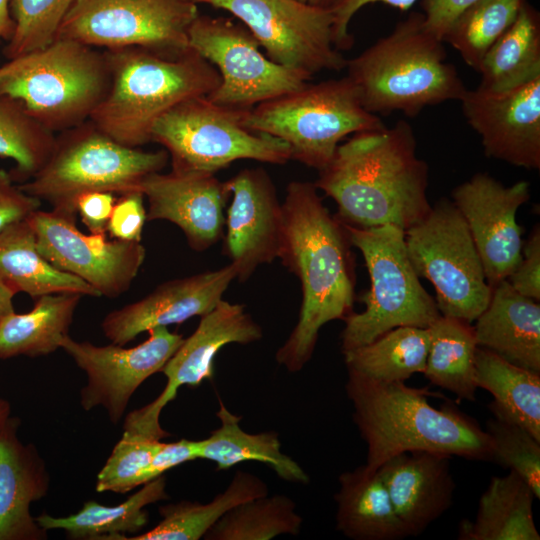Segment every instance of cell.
<instances>
[{"mask_svg":"<svg viewBox=\"0 0 540 540\" xmlns=\"http://www.w3.org/2000/svg\"><path fill=\"white\" fill-rule=\"evenodd\" d=\"M198 459V440L181 439L172 443L162 442L143 471L139 485H143L176 466Z\"/></svg>","mask_w":540,"mask_h":540,"instance_id":"bcb514c9","label":"cell"},{"mask_svg":"<svg viewBox=\"0 0 540 540\" xmlns=\"http://www.w3.org/2000/svg\"><path fill=\"white\" fill-rule=\"evenodd\" d=\"M109 82L105 51L66 38L0 66V96L19 101L53 133L89 120Z\"/></svg>","mask_w":540,"mask_h":540,"instance_id":"8992f818","label":"cell"},{"mask_svg":"<svg viewBox=\"0 0 540 540\" xmlns=\"http://www.w3.org/2000/svg\"><path fill=\"white\" fill-rule=\"evenodd\" d=\"M345 390L353 405V420L367 444L365 466L370 470L396 454L414 450L492 459L486 431L450 403L440 409L430 405L426 388L372 381L348 371Z\"/></svg>","mask_w":540,"mask_h":540,"instance_id":"3957f363","label":"cell"},{"mask_svg":"<svg viewBox=\"0 0 540 540\" xmlns=\"http://www.w3.org/2000/svg\"><path fill=\"white\" fill-rule=\"evenodd\" d=\"M284 230L279 259L300 281L296 325L276 361L298 372L311 359L320 329L353 312L354 257L344 225L325 207L314 183L292 181L282 202Z\"/></svg>","mask_w":540,"mask_h":540,"instance_id":"6da1fadb","label":"cell"},{"mask_svg":"<svg viewBox=\"0 0 540 540\" xmlns=\"http://www.w3.org/2000/svg\"><path fill=\"white\" fill-rule=\"evenodd\" d=\"M56 136L34 119L17 100L0 96V157L13 159L14 181L25 182L49 158Z\"/></svg>","mask_w":540,"mask_h":540,"instance_id":"74e56055","label":"cell"},{"mask_svg":"<svg viewBox=\"0 0 540 540\" xmlns=\"http://www.w3.org/2000/svg\"><path fill=\"white\" fill-rule=\"evenodd\" d=\"M10 0H0V39L8 41L14 30V22L10 13Z\"/></svg>","mask_w":540,"mask_h":540,"instance_id":"f907efd6","label":"cell"},{"mask_svg":"<svg viewBox=\"0 0 540 540\" xmlns=\"http://www.w3.org/2000/svg\"><path fill=\"white\" fill-rule=\"evenodd\" d=\"M147 332L149 337L132 348L114 343L97 346L88 341H76L69 335L64 337L60 348L87 375V385L80 392L84 410L100 405L110 421L117 424L136 389L150 376L161 372L184 339L163 326Z\"/></svg>","mask_w":540,"mask_h":540,"instance_id":"2e32d148","label":"cell"},{"mask_svg":"<svg viewBox=\"0 0 540 540\" xmlns=\"http://www.w3.org/2000/svg\"><path fill=\"white\" fill-rule=\"evenodd\" d=\"M491 288L507 279L522 258V227L517 210L530 199V183L504 186L487 173H476L452 191Z\"/></svg>","mask_w":540,"mask_h":540,"instance_id":"e0dca14e","label":"cell"},{"mask_svg":"<svg viewBox=\"0 0 540 540\" xmlns=\"http://www.w3.org/2000/svg\"><path fill=\"white\" fill-rule=\"evenodd\" d=\"M75 0H10L12 36L3 49L10 60L51 43Z\"/></svg>","mask_w":540,"mask_h":540,"instance_id":"ab89813d","label":"cell"},{"mask_svg":"<svg viewBox=\"0 0 540 540\" xmlns=\"http://www.w3.org/2000/svg\"><path fill=\"white\" fill-rule=\"evenodd\" d=\"M140 191L148 200L146 220H166L177 225L188 245L204 251L223 235V212L230 193L215 174L176 171L153 173Z\"/></svg>","mask_w":540,"mask_h":540,"instance_id":"44dd1931","label":"cell"},{"mask_svg":"<svg viewBox=\"0 0 540 540\" xmlns=\"http://www.w3.org/2000/svg\"><path fill=\"white\" fill-rule=\"evenodd\" d=\"M345 68L364 108L375 115L401 111L415 117L427 106L459 101L467 90L422 13H411Z\"/></svg>","mask_w":540,"mask_h":540,"instance_id":"5b68a950","label":"cell"},{"mask_svg":"<svg viewBox=\"0 0 540 540\" xmlns=\"http://www.w3.org/2000/svg\"><path fill=\"white\" fill-rule=\"evenodd\" d=\"M304 3L314 5V6H321V7H330L335 0H300Z\"/></svg>","mask_w":540,"mask_h":540,"instance_id":"db71d44e","label":"cell"},{"mask_svg":"<svg viewBox=\"0 0 540 540\" xmlns=\"http://www.w3.org/2000/svg\"><path fill=\"white\" fill-rule=\"evenodd\" d=\"M41 254L56 268L92 286L100 296L125 293L146 256L141 242L108 240L106 233H82L76 217L36 210L27 218Z\"/></svg>","mask_w":540,"mask_h":540,"instance_id":"9a60e30c","label":"cell"},{"mask_svg":"<svg viewBox=\"0 0 540 540\" xmlns=\"http://www.w3.org/2000/svg\"><path fill=\"white\" fill-rule=\"evenodd\" d=\"M225 184L232 201L225 216L223 252L236 270V279L246 281L258 266L279 257L284 230L282 203L263 168L243 169Z\"/></svg>","mask_w":540,"mask_h":540,"instance_id":"ffe728a7","label":"cell"},{"mask_svg":"<svg viewBox=\"0 0 540 540\" xmlns=\"http://www.w3.org/2000/svg\"><path fill=\"white\" fill-rule=\"evenodd\" d=\"M336 529L353 540H400L407 536L377 470L365 464L339 476Z\"/></svg>","mask_w":540,"mask_h":540,"instance_id":"484cf974","label":"cell"},{"mask_svg":"<svg viewBox=\"0 0 540 540\" xmlns=\"http://www.w3.org/2000/svg\"><path fill=\"white\" fill-rule=\"evenodd\" d=\"M450 455L414 450L386 460L378 473L407 536H419L452 505Z\"/></svg>","mask_w":540,"mask_h":540,"instance_id":"603a6c76","label":"cell"},{"mask_svg":"<svg viewBox=\"0 0 540 540\" xmlns=\"http://www.w3.org/2000/svg\"><path fill=\"white\" fill-rule=\"evenodd\" d=\"M16 293L0 279V321L14 312L13 298Z\"/></svg>","mask_w":540,"mask_h":540,"instance_id":"816d5d0a","label":"cell"},{"mask_svg":"<svg viewBox=\"0 0 540 540\" xmlns=\"http://www.w3.org/2000/svg\"><path fill=\"white\" fill-rule=\"evenodd\" d=\"M188 45L217 70L220 82L207 97L219 105L251 109L312 78L271 61L243 24L227 18L199 14L189 28Z\"/></svg>","mask_w":540,"mask_h":540,"instance_id":"4fadbf2b","label":"cell"},{"mask_svg":"<svg viewBox=\"0 0 540 540\" xmlns=\"http://www.w3.org/2000/svg\"><path fill=\"white\" fill-rule=\"evenodd\" d=\"M405 244L416 274L434 286L440 314L474 322L489 304L492 288L454 203L445 198L436 202L405 231Z\"/></svg>","mask_w":540,"mask_h":540,"instance_id":"8fae6325","label":"cell"},{"mask_svg":"<svg viewBox=\"0 0 540 540\" xmlns=\"http://www.w3.org/2000/svg\"><path fill=\"white\" fill-rule=\"evenodd\" d=\"M20 419L10 416L0 426V540H43L47 531L30 513L50 483L42 457L18 437Z\"/></svg>","mask_w":540,"mask_h":540,"instance_id":"cb8c5ba5","label":"cell"},{"mask_svg":"<svg viewBox=\"0 0 540 540\" xmlns=\"http://www.w3.org/2000/svg\"><path fill=\"white\" fill-rule=\"evenodd\" d=\"M234 15L252 33L266 56L311 76L340 71L347 60L338 51L330 7L300 0H195Z\"/></svg>","mask_w":540,"mask_h":540,"instance_id":"5bb4252c","label":"cell"},{"mask_svg":"<svg viewBox=\"0 0 540 540\" xmlns=\"http://www.w3.org/2000/svg\"><path fill=\"white\" fill-rule=\"evenodd\" d=\"M246 126L285 142L291 159L324 169L340 141L350 134L383 128L367 111L346 76L304 86L260 103L247 111Z\"/></svg>","mask_w":540,"mask_h":540,"instance_id":"ba28073f","label":"cell"},{"mask_svg":"<svg viewBox=\"0 0 540 540\" xmlns=\"http://www.w3.org/2000/svg\"><path fill=\"white\" fill-rule=\"evenodd\" d=\"M0 279L16 294L24 292L34 300L55 293L100 296L88 283L56 268L41 254L27 219L0 232Z\"/></svg>","mask_w":540,"mask_h":540,"instance_id":"4316f807","label":"cell"},{"mask_svg":"<svg viewBox=\"0 0 540 540\" xmlns=\"http://www.w3.org/2000/svg\"><path fill=\"white\" fill-rule=\"evenodd\" d=\"M82 297L76 293L47 294L36 298L29 312L14 311L5 316L0 321V359L36 357L60 348Z\"/></svg>","mask_w":540,"mask_h":540,"instance_id":"4dcf8cb0","label":"cell"},{"mask_svg":"<svg viewBox=\"0 0 540 540\" xmlns=\"http://www.w3.org/2000/svg\"><path fill=\"white\" fill-rule=\"evenodd\" d=\"M429 343V328L402 326L343 355L348 371L377 382H405L423 373Z\"/></svg>","mask_w":540,"mask_h":540,"instance_id":"d590c367","label":"cell"},{"mask_svg":"<svg viewBox=\"0 0 540 540\" xmlns=\"http://www.w3.org/2000/svg\"><path fill=\"white\" fill-rule=\"evenodd\" d=\"M216 416L220 426L207 438L198 440V459L214 462L217 470L257 461L270 467L284 481L300 484L310 481L303 468L281 451L277 432L244 431L240 426L242 417L229 411L221 400Z\"/></svg>","mask_w":540,"mask_h":540,"instance_id":"f1b7e54d","label":"cell"},{"mask_svg":"<svg viewBox=\"0 0 540 540\" xmlns=\"http://www.w3.org/2000/svg\"><path fill=\"white\" fill-rule=\"evenodd\" d=\"M479 0H422L425 28L443 41L454 20Z\"/></svg>","mask_w":540,"mask_h":540,"instance_id":"681fc988","label":"cell"},{"mask_svg":"<svg viewBox=\"0 0 540 540\" xmlns=\"http://www.w3.org/2000/svg\"><path fill=\"white\" fill-rule=\"evenodd\" d=\"M344 227L351 245L364 258L370 289L362 296L365 309L344 319L342 352L369 344L397 327L428 328L440 312L435 298L422 286L410 262L405 231L390 224Z\"/></svg>","mask_w":540,"mask_h":540,"instance_id":"9c48e42d","label":"cell"},{"mask_svg":"<svg viewBox=\"0 0 540 540\" xmlns=\"http://www.w3.org/2000/svg\"><path fill=\"white\" fill-rule=\"evenodd\" d=\"M530 486L516 472L494 476L479 499L473 521L463 519L460 540H539Z\"/></svg>","mask_w":540,"mask_h":540,"instance_id":"83f0119b","label":"cell"},{"mask_svg":"<svg viewBox=\"0 0 540 540\" xmlns=\"http://www.w3.org/2000/svg\"><path fill=\"white\" fill-rule=\"evenodd\" d=\"M428 328L430 343L424 376L460 399L475 401L478 345L472 323L440 314Z\"/></svg>","mask_w":540,"mask_h":540,"instance_id":"e575fe53","label":"cell"},{"mask_svg":"<svg viewBox=\"0 0 540 540\" xmlns=\"http://www.w3.org/2000/svg\"><path fill=\"white\" fill-rule=\"evenodd\" d=\"M473 326L478 347L519 367L540 372V304L505 279Z\"/></svg>","mask_w":540,"mask_h":540,"instance_id":"d4e9b609","label":"cell"},{"mask_svg":"<svg viewBox=\"0 0 540 540\" xmlns=\"http://www.w3.org/2000/svg\"><path fill=\"white\" fill-rule=\"evenodd\" d=\"M314 184L337 204L335 217L356 228L390 224L406 231L432 208L428 165L417 156L413 130L404 120L354 134Z\"/></svg>","mask_w":540,"mask_h":540,"instance_id":"7a4b0ae2","label":"cell"},{"mask_svg":"<svg viewBox=\"0 0 540 540\" xmlns=\"http://www.w3.org/2000/svg\"><path fill=\"white\" fill-rule=\"evenodd\" d=\"M475 379L478 388L492 394L488 408L495 418L525 428L540 441V372L519 367L477 347Z\"/></svg>","mask_w":540,"mask_h":540,"instance_id":"f546056e","label":"cell"},{"mask_svg":"<svg viewBox=\"0 0 540 540\" xmlns=\"http://www.w3.org/2000/svg\"><path fill=\"white\" fill-rule=\"evenodd\" d=\"M110 82L89 120L129 147L151 142L155 123L188 99L208 96L220 77L195 51L166 54L142 47L104 50Z\"/></svg>","mask_w":540,"mask_h":540,"instance_id":"277c9868","label":"cell"},{"mask_svg":"<svg viewBox=\"0 0 540 540\" xmlns=\"http://www.w3.org/2000/svg\"><path fill=\"white\" fill-rule=\"evenodd\" d=\"M144 194L130 191L115 200L107 224L109 234L119 240L141 242L142 231L146 220Z\"/></svg>","mask_w":540,"mask_h":540,"instance_id":"7bdbcfd3","label":"cell"},{"mask_svg":"<svg viewBox=\"0 0 540 540\" xmlns=\"http://www.w3.org/2000/svg\"><path fill=\"white\" fill-rule=\"evenodd\" d=\"M263 336L262 328L245 310V306L225 300L201 316L195 331L186 339L163 366L167 378L162 393L146 406L130 412L127 417L135 425L158 432L163 408L177 395L181 386H199L214 375V360L226 345H246Z\"/></svg>","mask_w":540,"mask_h":540,"instance_id":"d6986e66","label":"cell"},{"mask_svg":"<svg viewBox=\"0 0 540 540\" xmlns=\"http://www.w3.org/2000/svg\"><path fill=\"white\" fill-rule=\"evenodd\" d=\"M111 192L93 191L79 196L76 210L91 233H106L107 224L115 203Z\"/></svg>","mask_w":540,"mask_h":540,"instance_id":"c3c4849f","label":"cell"},{"mask_svg":"<svg viewBox=\"0 0 540 540\" xmlns=\"http://www.w3.org/2000/svg\"><path fill=\"white\" fill-rule=\"evenodd\" d=\"M123 430L121 439L98 473V492L126 493L140 486L143 471L162 444L161 440L143 433Z\"/></svg>","mask_w":540,"mask_h":540,"instance_id":"b9f144b4","label":"cell"},{"mask_svg":"<svg viewBox=\"0 0 540 540\" xmlns=\"http://www.w3.org/2000/svg\"><path fill=\"white\" fill-rule=\"evenodd\" d=\"M268 494L266 483L245 471H238L226 489L208 503L181 501L159 508L161 521L151 530L115 540H199L235 506Z\"/></svg>","mask_w":540,"mask_h":540,"instance_id":"d6a6232c","label":"cell"},{"mask_svg":"<svg viewBox=\"0 0 540 540\" xmlns=\"http://www.w3.org/2000/svg\"><path fill=\"white\" fill-rule=\"evenodd\" d=\"M417 0H335L330 6L334 16V36L337 49L352 45L348 26L353 16L365 5L381 2L402 11L409 10Z\"/></svg>","mask_w":540,"mask_h":540,"instance_id":"7dc6e473","label":"cell"},{"mask_svg":"<svg viewBox=\"0 0 540 540\" xmlns=\"http://www.w3.org/2000/svg\"><path fill=\"white\" fill-rule=\"evenodd\" d=\"M303 519L295 502L275 494L245 501L223 515L204 535L206 540H270L297 535Z\"/></svg>","mask_w":540,"mask_h":540,"instance_id":"8d00e7d4","label":"cell"},{"mask_svg":"<svg viewBox=\"0 0 540 540\" xmlns=\"http://www.w3.org/2000/svg\"><path fill=\"white\" fill-rule=\"evenodd\" d=\"M236 276L230 263L217 270L166 281L142 299L108 313L101 324L103 333L112 343L124 346L152 328L201 317L222 300Z\"/></svg>","mask_w":540,"mask_h":540,"instance_id":"7402d4cb","label":"cell"},{"mask_svg":"<svg viewBox=\"0 0 540 540\" xmlns=\"http://www.w3.org/2000/svg\"><path fill=\"white\" fill-rule=\"evenodd\" d=\"M459 101L487 157L540 168V76L503 91L467 89Z\"/></svg>","mask_w":540,"mask_h":540,"instance_id":"ac0fdd59","label":"cell"},{"mask_svg":"<svg viewBox=\"0 0 540 540\" xmlns=\"http://www.w3.org/2000/svg\"><path fill=\"white\" fill-rule=\"evenodd\" d=\"M168 160L164 149L144 151L126 146L87 120L56 136L45 164L19 187L48 202L52 210L76 217V202L82 194L140 191L144 179L161 172Z\"/></svg>","mask_w":540,"mask_h":540,"instance_id":"52a82bcc","label":"cell"},{"mask_svg":"<svg viewBox=\"0 0 540 540\" xmlns=\"http://www.w3.org/2000/svg\"><path fill=\"white\" fill-rule=\"evenodd\" d=\"M11 174L0 169V232L11 224L26 220L39 209L41 201L14 183Z\"/></svg>","mask_w":540,"mask_h":540,"instance_id":"f6af8a7d","label":"cell"},{"mask_svg":"<svg viewBox=\"0 0 540 540\" xmlns=\"http://www.w3.org/2000/svg\"><path fill=\"white\" fill-rule=\"evenodd\" d=\"M168 498L166 478L161 475L145 484L126 501L116 506H104L87 501L75 514L52 517L41 514L36 518L44 530L62 529L71 539L114 540L125 533H136L148 521L147 505Z\"/></svg>","mask_w":540,"mask_h":540,"instance_id":"1f68e13d","label":"cell"},{"mask_svg":"<svg viewBox=\"0 0 540 540\" xmlns=\"http://www.w3.org/2000/svg\"><path fill=\"white\" fill-rule=\"evenodd\" d=\"M248 110L219 105L207 96L191 98L155 123L151 140L164 147L176 171L216 174L241 159L278 165L291 160L285 142L246 126Z\"/></svg>","mask_w":540,"mask_h":540,"instance_id":"30bf717a","label":"cell"},{"mask_svg":"<svg viewBox=\"0 0 540 540\" xmlns=\"http://www.w3.org/2000/svg\"><path fill=\"white\" fill-rule=\"evenodd\" d=\"M518 293L540 301V228L537 224L523 244L522 258L506 279Z\"/></svg>","mask_w":540,"mask_h":540,"instance_id":"ee69618b","label":"cell"},{"mask_svg":"<svg viewBox=\"0 0 540 540\" xmlns=\"http://www.w3.org/2000/svg\"><path fill=\"white\" fill-rule=\"evenodd\" d=\"M492 444L491 461L521 476L540 497V441L525 428L495 417L486 423Z\"/></svg>","mask_w":540,"mask_h":540,"instance_id":"60d3db41","label":"cell"},{"mask_svg":"<svg viewBox=\"0 0 540 540\" xmlns=\"http://www.w3.org/2000/svg\"><path fill=\"white\" fill-rule=\"evenodd\" d=\"M10 416H11L10 403L5 399L0 398V426H2Z\"/></svg>","mask_w":540,"mask_h":540,"instance_id":"f5cc1de1","label":"cell"},{"mask_svg":"<svg viewBox=\"0 0 540 540\" xmlns=\"http://www.w3.org/2000/svg\"><path fill=\"white\" fill-rule=\"evenodd\" d=\"M478 72L479 86L492 91L508 90L540 76V18L527 1L487 50Z\"/></svg>","mask_w":540,"mask_h":540,"instance_id":"836d02e7","label":"cell"},{"mask_svg":"<svg viewBox=\"0 0 540 540\" xmlns=\"http://www.w3.org/2000/svg\"><path fill=\"white\" fill-rule=\"evenodd\" d=\"M198 15L195 0H75L56 38L105 50L180 54L190 49L188 31Z\"/></svg>","mask_w":540,"mask_h":540,"instance_id":"7c38bea8","label":"cell"},{"mask_svg":"<svg viewBox=\"0 0 540 540\" xmlns=\"http://www.w3.org/2000/svg\"><path fill=\"white\" fill-rule=\"evenodd\" d=\"M525 2L479 0L454 20L443 42H448L468 66L478 71L487 50L515 21Z\"/></svg>","mask_w":540,"mask_h":540,"instance_id":"f35d334b","label":"cell"}]
</instances>
